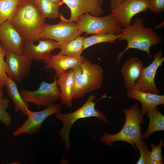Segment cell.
<instances>
[{"mask_svg": "<svg viewBox=\"0 0 164 164\" xmlns=\"http://www.w3.org/2000/svg\"><path fill=\"white\" fill-rule=\"evenodd\" d=\"M46 18L35 0H22L10 22L25 41L40 39Z\"/></svg>", "mask_w": 164, "mask_h": 164, "instance_id": "obj_1", "label": "cell"}, {"mask_svg": "<svg viewBox=\"0 0 164 164\" xmlns=\"http://www.w3.org/2000/svg\"><path fill=\"white\" fill-rule=\"evenodd\" d=\"M121 34L122 36L118 39L119 41L126 40L127 45L123 51L117 54L116 63H119L123 54L131 48L146 52L151 59L150 48L159 44L162 40L161 37L152 28L144 26V20L142 18H136L132 25L123 29Z\"/></svg>", "mask_w": 164, "mask_h": 164, "instance_id": "obj_2", "label": "cell"}, {"mask_svg": "<svg viewBox=\"0 0 164 164\" xmlns=\"http://www.w3.org/2000/svg\"><path fill=\"white\" fill-rule=\"evenodd\" d=\"M122 112L125 114V120L121 130L114 134L105 132L100 140L101 142L110 146L116 141L125 142L131 144L137 151L135 143L141 144L143 140L140 128V124L144 123L143 115L140 113L138 103L135 104L129 108H124Z\"/></svg>", "mask_w": 164, "mask_h": 164, "instance_id": "obj_3", "label": "cell"}, {"mask_svg": "<svg viewBox=\"0 0 164 164\" xmlns=\"http://www.w3.org/2000/svg\"><path fill=\"white\" fill-rule=\"evenodd\" d=\"M107 97L105 94L97 101L94 102L93 100L96 98V96L92 94L89 96L84 104L76 111L68 114H62L60 112L56 114V118L61 121L63 124V127L59 131V134L64 142L66 150H69L70 148L69 135L71 128L78 119L95 117L105 123H109L105 114L99 109L95 108L96 103L101 99Z\"/></svg>", "mask_w": 164, "mask_h": 164, "instance_id": "obj_4", "label": "cell"}, {"mask_svg": "<svg viewBox=\"0 0 164 164\" xmlns=\"http://www.w3.org/2000/svg\"><path fill=\"white\" fill-rule=\"evenodd\" d=\"M81 33L100 34L111 33L115 35L121 34L123 29L112 13L101 17L95 16L88 13L81 15L76 23Z\"/></svg>", "mask_w": 164, "mask_h": 164, "instance_id": "obj_5", "label": "cell"}, {"mask_svg": "<svg viewBox=\"0 0 164 164\" xmlns=\"http://www.w3.org/2000/svg\"><path fill=\"white\" fill-rule=\"evenodd\" d=\"M54 80L51 83L43 81L39 88L34 91L24 89L19 92L24 101L36 105L37 108L47 107L61 98L60 92L56 82V77L54 74Z\"/></svg>", "mask_w": 164, "mask_h": 164, "instance_id": "obj_6", "label": "cell"}, {"mask_svg": "<svg viewBox=\"0 0 164 164\" xmlns=\"http://www.w3.org/2000/svg\"><path fill=\"white\" fill-rule=\"evenodd\" d=\"M59 18L60 21L56 24L51 25L44 22L40 39H50L62 43L80 36L81 33L76 22L69 21L61 13Z\"/></svg>", "mask_w": 164, "mask_h": 164, "instance_id": "obj_7", "label": "cell"}, {"mask_svg": "<svg viewBox=\"0 0 164 164\" xmlns=\"http://www.w3.org/2000/svg\"><path fill=\"white\" fill-rule=\"evenodd\" d=\"M62 108L61 104L53 103L41 111L34 112L25 109L28 118L21 126L12 133L14 137L22 134L29 135L37 133L39 131L44 121L49 116L60 112Z\"/></svg>", "mask_w": 164, "mask_h": 164, "instance_id": "obj_8", "label": "cell"}, {"mask_svg": "<svg viewBox=\"0 0 164 164\" xmlns=\"http://www.w3.org/2000/svg\"><path fill=\"white\" fill-rule=\"evenodd\" d=\"M149 0H124L111 13L116 17L124 28L131 25V19L136 14L146 12L149 9Z\"/></svg>", "mask_w": 164, "mask_h": 164, "instance_id": "obj_9", "label": "cell"}, {"mask_svg": "<svg viewBox=\"0 0 164 164\" xmlns=\"http://www.w3.org/2000/svg\"><path fill=\"white\" fill-rule=\"evenodd\" d=\"M5 72L8 77L19 82L29 74L33 61L23 54L8 51L6 56Z\"/></svg>", "mask_w": 164, "mask_h": 164, "instance_id": "obj_10", "label": "cell"}, {"mask_svg": "<svg viewBox=\"0 0 164 164\" xmlns=\"http://www.w3.org/2000/svg\"><path fill=\"white\" fill-rule=\"evenodd\" d=\"M162 56V51L160 50L154 55V59L151 63L146 67H143L134 89L143 92L159 93L155 83V77L157 69L164 61Z\"/></svg>", "mask_w": 164, "mask_h": 164, "instance_id": "obj_11", "label": "cell"}, {"mask_svg": "<svg viewBox=\"0 0 164 164\" xmlns=\"http://www.w3.org/2000/svg\"><path fill=\"white\" fill-rule=\"evenodd\" d=\"M82 69V80L85 94L99 89L102 84L103 70L96 63L84 60L80 64Z\"/></svg>", "mask_w": 164, "mask_h": 164, "instance_id": "obj_12", "label": "cell"}, {"mask_svg": "<svg viewBox=\"0 0 164 164\" xmlns=\"http://www.w3.org/2000/svg\"><path fill=\"white\" fill-rule=\"evenodd\" d=\"M70 10L69 21L77 22L80 15L86 13L98 17L104 13L100 0H63Z\"/></svg>", "mask_w": 164, "mask_h": 164, "instance_id": "obj_13", "label": "cell"}, {"mask_svg": "<svg viewBox=\"0 0 164 164\" xmlns=\"http://www.w3.org/2000/svg\"><path fill=\"white\" fill-rule=\"evenodd\" d=\"M39 44L35 45L33 42L25 41L23 54L32 61L37 63L47 59L52 55L51 52L59 48L60 43L50 39L39 40Z\"/></svg>", "mask_w": 164, "mask_h": 164, "instance_id": "obj_14", "label": "cell"}, {"mask_svg": "<svg viewBox=\"0 0 164 164\" xmlns=\"http://www.w3.org/2000/svg\"><path fill=\"white\" fill-rule=\"evenodd\" d=\"M0 41L7 51L23 54L25 41L9 21L0 25Z\"/></svg>", "mask_w": 164, "mask_h": 164, "instance_id": "obj_15", "label": "cell"}, {"mask_svg": "<svg viewBox=\"0 0 164 164\" xmlns=\"http://www.w3.org/2000/svg\"><path fill=\"white\" fill-rule=\"evenodd\" d=\"M85 59L83 56L73 57L59 53L51 55L49 58L43 60L45 63L43 69H54L58 78L63 73L80 65Z\"/></svg>", "mask_w": 164, "mask_h": 164, "instance_id": "obj_16", "label": "cell"}, {"mask_svg": "<svg viewBox=\"0 0 164 164\" xmlns=\"http://www.w3.org/2000/svg\"><path fill=\"white\" fill-rule=\"evenodd\" d=\"M126 97L136 100L141 103L142 107L140 112L143 115L151 111L157 106L164 104V95L143 92L136 89L127 90Z\"/></svg>", "mask_w": 164, "mask_h": 164, "instance_id": "obj_17", "label": "cell"}, {"mask_svg": "<svg viewBox=\"0 0 164 164\" xmlns=\"http://www.w3.org/2000/svg\"><path fill=\"white\" fill-rule=\"evenodd\" d=\"M143 63L136 57L130 58L122 66L121 72L124 80V85L127 90L134 89L140 77Z\"/></svg>", "mask_w": 164, "mask_h": 164, "instance_id": "obj_18", "label": "cell"}, {"mask_svg": "<svg viewBox=\"0 0 164 164\" xmlns=\"http://www.w3.org/2000/svg\"><path fill=\"white\" fill-rule=\"evenodd\" d=\"M73 69L62 73L56 79L61 95V104L71 107L72 105Z\"/></svg>", "mask_w": 164, "mask_h": 164, "instance_id": "obj_19", "label": "cell"}, {"mask_svg": "<svg viewBox=\"0 0 164 164\" xmlns=\"http://www.w3.org/2000/svg\"><path fill=\"white\" fill-rule=\"evenodd\" d=\"M5 86L7 95L14 104L15 112H17L21 111L23 114L26 115L25 109L28 108L29 106L24 101L18 91L15 81L7 76Z\"/></svg>", "mask_w": 164, "mask_h": 164, "instance_id": "obj_20", "label": "cell"}, {"mask_svg": "<svg viewBox=\"0 0 164 164\" xmlns=\"http://www.w3.org/2000/svg\"><path fill=\"white\" fill-rule=\"evenodd\" d=\"M147 113L149 122L147 130L142 135V138L144 140H147L153 133L164 130V116L156 107Z\"/></svg>", "mask_w": 164, "mask_h": 164, "instance_id": "obj_21", "label": "cell"}, {"mask_svg": "<svg viewBox=\"0 0 164 164\" xmlns=\"http://www.w3.org/2000/svg\"><path fill=\"white\" fill-rule=\"evenodd\" d=\"M85 36H79L68 42L60 43V54L73 57H79L84 50V41Z\"/></svg>", "mask_w": 164, "mask_h": 164, "instance_id": "obj_22", "label": "cell"}, {"mask_svg": "<svg viewBox=\"0 0 164 164\" xmlns=\"http://www.w3.org/2000/svg\"><path fill=\"white\" fill-rule=\"evenodd\" d=\"M21 0H0V25L12 19Z\"/></svg>", "mask_w": 164, "mask_h": 164, "instance_id": "obj_23", "label": "cell"}, {"mask_svg": "<svg viewBox=\"0 0 164 164\" xmlns=\"http://www.w3.org/2000/svg\"><path fill=\"white\" fill-rule=\"evenodd\" d=\"M122 34L115 35L111 33L96 34L85 38L84 41V50L96 44L102 43H114L116 39L121 37Z\"/></svg>", "mask_w": 164, "mask_h": 164, "instance_id": "obj_24", "label": "cell"}, {"mask_svg": "<svg viewBox=\"0 0 164 164\" xmlns=\"http://www.w3.org/2000/svg\"><path fill=\"white\" fill-rule=\"evenodd\" d=\"M41 12L46 18L50 19L60 18L59 6L50 0H35Z\"/></svg>", "mask_w": 164, "mask_h": 164, "instance_id": "obj_25", "label": "cell"}, {"mask_svg": "<svg viewBox=\"0 0 164 164\" xmlns=\"http://www.w3.org/2000/svg\"><path fill=\"white\" fill-rule=\"evenodd\" d=\"M82 69L80 64L73 68L72 100L80 98L86 94L82 82Z\"/></svg>", "mask_w": 164, "mask_h": 164, "instance_id": "obj_26", "label": "cell"}, {"mask_svg": "<svg viewBox=\"0 0 164 164\" xmlns=\"http://www.w3.org/2000/svg\"><path fill=\"white\" fill-rule=\"evenodd\" d=\"M164 145L163 140L161 139L157 145L150 144L149 146L151 149L150 152V157L152 162V164H162L163 157L162 156L161 149Z\"/></svg>", "mask_w": 164, "mask_h": 164, "instance_id": "obj_27", "label": "cell"}, {"mask_svg": "<svg viewBox=\"0 0 164 164\" xmlns=\"http://www.w3.org/2000/svg\"><path fill=\"white\" fill-rule=\"evenodd\" d=\"M135 145L140 152V157L136 164H152V162L150 157V151L147 144L143 140L141 143H135Z\"/></svg>", "mask_w": 164, "mask_h": 164, "instance_id": "obj_28", "label": "cell"}, {"mask_svg": "<svg viewBox=\"0 0 164 164\" xmlns=\"http://www.w3.org/2000/svg\"><path fill=\"white\" fill-rule=\"evenodd\" d=\"M9 101L7 98L0 99V121L6 126L10 125L12 122L10 115L6 110L9 106Z\"/></svg>", "mask_w": 164, "mask_h": 164, "instance_id": "obj_29", "label": "cell"}, {"mask_svg": "<svg viewBox=\"0 0 164 164\" xmlns=\"http://www.w3.org/2000/svg\"><path fill=\"white\" fill-rule=\"evenodd\" d=\"M7 51L2 44L0 43V87L1 88L5 86L7 76L5 72V62L4 59V57L7 54Z\"/></svg>", "mask_w": 164, "mask_h": 164, "instance_id": "obj_30", "label": "cell"}, {"mask_svg": "<svg viewBox=\"0 0 164 164\" xmlns=\"http://www.w3.org/2000/svg\"><path fill=\"white\" fill-rule=\"evenodd\" d=\"M149 9L155 13H162L164 11V0H149Z\"/></svg>", "mask_w": 164, "mask_h": 164, "instance_id": "obj_31", "label": "cell"}, {"mask_svg": "<svg viewBox=\"0 0 164 164\" xmlns=\"http://www.w3.org/2000/svg\"><path fill=\"white\" fill-rule=\"evenodd\" d=\"M124 0H111L110 7L111 9L115 8L119 4L121 3Z\"/></svg>", "mask_w": 164, "mask_h": 164, "instance_id": "obj_32", "label": "cell"}, {"mask_svg": "<svg viewBox=\"0 0 164 164\" xmlns=\"http://www.w3.org/2000/svg\"><path fill=\"white\" fill-rule=\"evenodd\" d=\"M55 4L59 6L63 4V0H50Z\"/></svg>", "mask_w": 164, "mask_h": 164, "instance_id": "obj_33", "label": "cell"}, {"mask_svg": "<svg viewBox=\"0 0 164 164\" xmlns=\"http://www.w3.org/2000/svg\"><path fill=\"white\" fill-rule=\"evenodd\" d=\"M163 25H164V21H163V22H162L161 24L159 25H157L156 26H155L154 28L155 29L159 28L160 29L162 28Z\"/></svg>", "mask_w": 164, "mask_h": 164, "instance_id": "obj_34", "label": "cell"}, {"mask_svg": "<svg viewBox=\"0 0 164 164\" xmlns=\"http://www.w3.org/2000/svg\"><path fill=\"white\" fill-rule=\"evenodd\" d=\"M4 97V94L2 88L0 87V99L3 98Z\"/></svg>", "mask_w": 164, "mask_h": 164, "instance_id": "obj_35", "label": "cell"}, {"mask_svg": "<svg viewBox=\"0 0 164 164\" xmlns=\"http://www.w3.org/2000/svg\"><path fill=\"white\" fill-rule=\"evenodd\" d=\"M103 0H100V1L101 2H102L103 1Z\"/></svg>", "mask_w": 164, "mask_h": 164, "instance_id": "obj_36", "label": "cell"}]
</instances>
